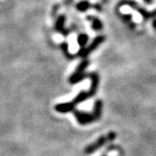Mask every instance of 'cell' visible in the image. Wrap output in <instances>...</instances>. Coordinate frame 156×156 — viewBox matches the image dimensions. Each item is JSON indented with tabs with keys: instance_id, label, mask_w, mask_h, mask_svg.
Returning a JSON list of instances; mask_svg holds the SVG:
<instances>
[{
	"instance_id": "6da1fadb",
	"label": "cell",
	"mask_w": 156,
	"mask_h": 156,
	"mask_svg": "<svg viewBox=\"0 0 156 156\" xmlns=\"http://www.w3.org/2000/svg\"><path fill=\"white\" fill-rule=\"evenodd\" d=\"M115 138H116V134L115 132H112L111 131V132H109L106 135H102V136L99 137L94 143H92V144L88 146L84 149V153L86 154H93L96 150H98L99 148H101V147H103V146L106 144L107 142L115 140Z\"/></svg>"
},
{
	"instance_id": "7a4b0ae2",
	"label": "cell",
	"mask_w": 156,
	"mask_h": 156,
	"mask_svg": "<svg viewBox=\"0 0 156 156\" xmlns=\"http://www.w3.org/2000/svg\"><path fill=\"white\" fill-rule=\"evenodd\" d=\"M123 4L128 5L131 8L136 10V11H138L140 14L142 16V17H143L144 19H146V20H147V19H149V18H154V17H156V9L152 11H147L146 9L139 6L135 2L132 1V0H125V1H123Z\"/></svg>"
},
{
	"instance_id": "3957f363",
	"label": "cell",
	"mask_w": 156,
	"mask_h": 156,
	"mask_svg": "<svg viewBox=\"0 0 156 156\" xmlns=\"http://www.w3.org/2000/svg\"><path fill=\"white\" fill-rule=\"evenodd\" d=\"M106 37L104 36H98L96 37L90 44L87 47V48H82L81 50H79L78 55L82 57H86L89 55V53H91L93 50H95L99 45H101L104 41H105Z\"/></svg>"
},
{
	"instance_id": "277c9868",
	"label": "cell",
	"mask_w": 156,
	"mask_h": 156,
	"mask_svg": "<svg viewBox=\"0 0 156 156\" xmlns=\"http://www.w3.org/2000/svg\"><path fill=\"white\" fill-rule=\"evenodd\" d=\"M72 112L74 113V115L76 117V121L81 125H87L89 123L95 122V119L94 115H93V114L79 111V110H76V109H74Z\"/></svg>"
},
{
	"instance_id": "5b68a950",
	"label": "cell",
	"mask_w": 156,
	"mask_h": 156,
	"mask_svg": "<svg viewBox=\"0 0 156 156\" xmlns=\"http://www.w3.org/2000/svg\"><path fill=\"white\" fill-rule=\"evenodd\" d=\"M86 76L88 78L91 79V87L89 90L95 95L98 85H99V76L96 73H89V74H86Z\"/></svg>"
},
{
	"instance_id": "8992f818",
	"label": "cell",
	"mask_w": 156,
	"mask_h": 156,
	"mask_svg": "<svg viewBox=\"0 0 156 156\" xmlns=\"http://www.w3.org/2000/svg\"><path fill=\"white\" fill-rule=\"evenodd\" d=\"M101 111H102V101L101 100H97L95 102L94 106V111H93V115L95 117V121H98L101 116Z\"/></svg>"
},
{
	"instance_id": "52a82bcc",
	"label": "cell",
	"mask_w": 156,
	"mask_h": 156,
	"mask_svg": "<svg viewBox=\"0 0 156 156\" xmlns=\"http://www.w3.org/2000/svg\"><path fill=\"white\" fill-rule=\"evenodd\" d=\"M89 60H83L82 62H80V64H79L77 66V68H76V70L75 74H83V73H84L85 69L89 66Z\"/></svg>"
},
{
	"instance_id": "ba28073f",
	"label": "cell",
	"mask_w": 156,
	"mask_h": 156,
	"mask_svg": "<svg viewBox=\"0 0 156 156\" xmlns=\"http://www.w3.org/2000/svg\"><path fill=\"white\" fill-rule=\"evenodd\" d=\"M88 41H89V37H88V35H86V34H84V33H82L78 36L77 43H78V44L80 45V46L84 47L85 45L87 44Z\"/></svg>"
},
{
	"instance_id": "9c48e42d",
	"label": "cell",
	"mask_w": 156,
	"mask_h": 156,
	"mask_svg": "<svg viewBox=\"0 0 156 156\" xmlns=\"http://www.w3.org/2000/svg\"><path fill=\"white\" fill-rule=\"evenodd\" d=\"M91 25H92V29L95 30H101L103 27L102 23L98 18H93V20L91 21Z\"/></svg>"
},
{
	"instance_id": "30bf717a",
	"label": "cell",
	"mask_w": 156,
	"mask_h": 156,
	"mask_svg": "<svg viewBox=\"0 0 156 156\" xmlns=\"http://www.w3.org/2000/svg\"><path fill=\"white\" fill-rule=\"evenodd\" d=\"M89 7H90V4L88 1H82L76 5V9L80 11H87Z\"/></svg>"
},
{
	"instance_id": "8fae6325",
	"label": "cell",
	"mask_w": 156,
	"mask_h": 156,
	"mask_svg": "<svg viewBox=\"0 0 156 156\" xmlns=\"http://www.w3.org/2000/svg\"><path fill=\"white\" fill-rule=\"evenodd\" d=\"M64 23H65V17L64 16H60L58 17L57 21L56 23V29L58 31H61L63 30L64 27Z\"/></svg>"
},
{
	"instance_id": "7c38bea8",
	"label": "cell",
	"mask_w": 156,
	"mask_h": 156,
	"mask_svg": "<svg viewBox=\"0 0 156 156\" xmlns=\"http://www.w3.org/2000/svg\"><path fill=\"white\" fill-rule=\"evenodd\" d=\"M152 24H153V27H154V29L156 30V17L154 18V20H153V22H152Z\"/></svg>"
},
{
	"instance_id": "4fadbf2b",
	"label": "cell",
	"mask_w": 156,
	"mask_h": 156,
	"mask_svg": "<svg viewBox=\"0 0 156 156\" xmlns=\"http://www.w3.org/2000/svg\"><path fill=\"white\" fill-rule=\"evenodd\" d=\"M147 5H151L153 3V0H143Z\"/></svg>"
}]
</instances>
